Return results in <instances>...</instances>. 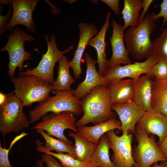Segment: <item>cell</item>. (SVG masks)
<instances>
[{"instance_id": "cell-1", "label": "cell", "mask_w": 167, "mask_h": 167, "mask_svg": "<svg viewBox=\"0 0 167 167\" xmlns=\"http://www.w3.org/2000/svg\"><path fill=\"white\" fill-rule=\"evenodd\" d=\"M84 114L76 122L77 127L91 122L95 124L115 118L108 85L93 89L81 100Z\"/></svg>"}, {"instance_id": "cell-2", "label": "cell", "mask_w": 167, "mask_h": 167, "mask_svg": "<svg viewBox=\"0 0 167 167\" xmlns=\"http://www.w3.org/2000/svg\"><path fill=\"white\" fill-rule=\"evenodd\" d=\"M153 13H147L135 27H130L125 33L124 41L129 54L135 59L148 58L153 54L150 35L156 27Z\"/></svg>"}, {"instance_id": "cell-3", "label": "cell", "mask_w": 167, "mask_h": 167, "mask_svg": "<svg viewBox=\"0 0 167 167\" xmlns=\"http://www.w3.org/2000/svg\"><path fill=\"white\" fill-rule=\"evenodd\" d=\"M71 89L55 92V95L49 96L44 101L40 103L28 113L31 124L40 120L47 113L56 114L68 111L74 115L81 114L83 111L81 100L73 94Z\"/></svg>"}, {"instance_id": "cell-4", "label": "cell", "mask_w": 167, "mask_h": 167, "mask_svg": "<svg viewBox=\"0 0 167 167\" xmlns=\"http://www.w3.org/2000/svg\"><path fill=\"white\" fill-rule=\"evenodd\" d=\"M11 81L14 85L15 94L24 106H30L34 102L44 101L53 90L50 84L34 75H20L11 78Z\"/></svg>"}, {"instance_id": "cell-5", "label": "cell", "mask_w": 167, "mask_h": 167, "mask_svg": "<svg viewBox=\"0 0 167 167\" xmlns=\"http://www.w3.org/2000/svg\"><path fill=\"white\" fill-rule=\"evenodd\" d=\"M24 106L21 100L12 92L0 105V132L3 135L28 127L31 123L23 112Z\"/></svg>"}, {"instance_id": "cell-6", "label": "cell", "mask_w": 167, "mask_h": 167, "mask_svg": "<svg viewBox=\"0 0 167 167\" xmlns=\"http://www.w3.org/2000/svg\"><path fill=\"white\" fill-rule=\"evenodd\" d=\"M8 41L5 46L0 49V52L7 51L9 61L8 65V75L11 78L15 77V72L17 67L20 71L23 69L24 62L30 60L31 54L25 51L24 44L25 41L35 40L31 35L26 33L18 27H15L8 36Z\"/></svg>"}, {"instance_id": "cell-7", "label": "cell", "mask_w": 167, "mask_h": 167, "mask_svg": "<svg viewBox=\"0 0 167 167\" xmlns=\"http://www.w3.org/2000/svg\"><path fill=\"white\" fill-rule=\"evenodd\" d=\"M45 35L44 38L47 45V50L37 66L32 69H28L20 73V75H34L41 78L52 85L54 82V70L56 63L58 62L62 56L65 53L71 50L74 46L71 45L63 51L58 49L56 43L57 38L52 34L50 36Z\"/></svg>"}, {"instance_id": "cell-8", "label": "cell", "mask_w": 167, "mask_h": 167, "mask_svg": "<svg viewBox=\"0 0 167 167\" xmlns=\"http://www.w3.org/2000/svg\"><path fill=\"white\" fill-rule=\"evenodd\" d=\"M42 121L31 128L32 130L40 129L44 131L49 135L67 143L72 145L71 141L64 134L66 129H70L75 133L78 132L76 125V119L71 112L64 111L58 114L51 113L44 115Z\"/></svg>"}, {"instance_id": "cell-9", "label": "cell", "mask_w": 167, "mask_h": 167, "mask_svg": "<svg viewBox=\"0 0 167 167\" xmlns=\"http://www.w3.org/2000/svg\"><path fill=\"white\" fill-rule=\"evenodd\" d=\"M136 136L138 144L134 146L133 152L135 167H150L158 162L167 161L154 137H149L137 126Z\"/></svg>"}, {"instance_id": "cell-10", "label": "cell", "mask_w": 167, "mask_h": 167, "mask_svg": "<svg viewBox=\"0 0 167 167\" xmlns=\"http://www.w3.org/2000/svg\"><path fill=\"white\" fill-rule=\"evenodd\" d=\"M159 59L153 54L143 62H135L109 68L103 76L105 84L108 85L110 83L127 77L135 81L142 74L151 75L152 67Z\"/></svg>"}, {"instance_id": "cell-11", "label": "cell", "mask_w": 167, "mask_h": 167, "mask_svg": "<svg viewBox=\"0 0 167 167\" xmlns=\"http://www.w3.org/2000/svg\"><path fill=\"white\" fill-rule=\"evenodd\" d=\"M113 152L111 160L116 167H132L136 163L132 150V134L117 135L114 130L106 133Z\"/></svg>"}, {"instance_id": "cell-12", "label": "cell", "mask_w": 167, "mask_h": 167, "mask_svg": "<svg viewBox=\"0 0 167 167\" xmlns=\"http://www.w3.org/2000/svg\"><path fill=\"white\" fill-rule=\"evenodd\" d=\"M39 0H13L11 1L13 12L6 29L11 31L16 25H24L27 31L36 33V24L33 19V12Z\"/></svg>"}, {"instance_id": "cell-13", "label": "cell", "mask_w": 167, "mask_h": 167, "mask_svg": "<svg viewBox=\"0 0 167 167\" xmlns=\"http://www.w3.org/2000/svg\"><path fill=\"white\" fill-rule=\"evenodd\" d=\"M112 35L110 38L112 47V55L108 60V69L123 64L132 63L129 57V53L124 43V28L122 24H118L112 19Z\"/></svg>"}, {"instance_id": "cell-14", "label": "cell", "mask_w": 167, "mask_h": 167, "mask_svg": "<svg viewBox=\"0 0 167 167\" xmlns=\"http://www.w3.org/2000/svg\"><path fill=\"white\" fill-rule=\"evenodd\" d=\"M112 109L118 115L121 124L122 135L135 132V125L146 111L138 106L133 100L112 104Z\"/></svg>"}, {"instance_id": "cell-15", "label": "cell", "mask_w": 167, "mask_h": 167, "mask_svg": "<svg viewBox=\"0 0 167 167\" xmlns=\"http://www.w3.org/2000/svg\"><path fill=\"white\" fill-rule=\"evenodd\" d=\"M78 26L79 30L78 44L73 59L69 62L76 79L79 77L82 73L81 60L84 51L89 41L98 32L96 26L92 23L81 22Z\"/></svg>"}, {"instance_id": "cell-16", "label": "cell", "mask_w": 167, "mask_h": 167, "mask_svg": "<svg viewBox=\"0 0 167 167\" xmlns=\"http://www.w3.org/2000/svg\"><path fill=\"white\" fill-rule=\"evenodd\" d=\"M137 124L148 135H156L159 138L158 144L167 135V118L153 109L146 111Z\"/></svg>"}, {"instance_id": "cell-17", "label": "cell", "mask_w": 167, "mask_h": 167, "mask_svg": "<svg viewBox=\"0 0 167 167\" xmlns=\"http://www.w3.org/2000/svg\"><path fill=\"white\" fill-rule=\"evenodd\" d=\"M87 64L86 75L84 80L73 91L74 95L80 100L95 88L105 85L104 79L96 70V60H94L88 53L84 55Z\"/></svg>"}, {"instance_id": "cell-18", "label": "cell", "mask_w": 167, "mask_h": 167, "mask_svg": "<svg viewBox=\"0 0 167 167\" xmlns=\"http://www.w3.org/2000/svg\"><path fill=\"white\" fill-rule=\"evenodd\" d=\"M111 13L108 12L106 15V20L102 27L96 35L89 41L88 45L96 49L97 59L96 60L100 75L103 76L108 69V60L106 59L105 53L106 44L105 42V35L107 29L110 25L109 19Z\"/></svg>"}, {"instance_id": "cell-19", "label": "cell", "mask_w": 167, "mask_h": 167, "mask_svg": "<svg viewBox=\"0 0 167 167\" xmlns=\"http://www.w3.org/2000/svg\"><path fill=\"white\" fill-rule=\"evenodd\" d=\"M149 74L140 76L135 81L133 100L145 111L152 109V87L153 80Z\"/></svg>"}, {"instance_id": "cell-20", "label": "cell", "mask_w": 167, "mask_h": 167, "mask_svg": "<svg viewBox=\"0 0 167 167\" xmlns=\"http://www.w3.org/2000/svg\"><path fill=\"white\" fill-rule=\"evenodd\" d=\"M77 133L92 143L97 145L101 138L110 131L121 130L120 121L115 118L110 119L92 126H84L77 128Z\"/></svg>"}, {"instance_id": "cell-21", "label": "cell", "mask_w": 167, "mask_h": 167, "mask_svg": "<svg viewBox=\"0 0 167 167\" xmlns=\"http://www.w3.org/2000/svg\"><path fill=\"white\" fill-rule=\"evenodd\" d=\"M135 81L131 79H122L108 84L112 104L133 100Z\"/></svg>"}, {"instance_id": "cell-22", "label": "cell", "mask_w": 167, "mask_h": 167, "mask_svg": "<svg viewBox=\"0 0 167 167\" xmlns=\"http://www.w3.org/2000/svg\"><path fill=\"white\" fill-rule=\"evenodd\" d=\"M152 107L167 118V78L153 81Z\"/></svg>"}, {"instance_id": "cell-23", "label": "cell", "mask_w": 167, "mask_h": 167, "mask_svg": "<svg viewBox=\"0 0 167 167\" xmlns=\"http://www.w3.org/2000/svg\"><path fill=\"white\" fill-rule=\"evenodd\" d=\"M36 131L44 138L45 143H43L39 139H37L41 147L43 149L49 151L55 150L58 153H66L76 159L75 146L55 138L48 135L44 130L36 129Z\"/></svg>"}, {"instance_id": "cell-24", "label": "cell", "mask_w": 167, "mask_h": 167, "mask_svg": "<svg viewBox=\"0 0 167 167\" xmlns=\"http://www.w3.org/2000/svg\"><path fill=\"white\" fill-rule=\"evenodd\" d=\"M58 62V75L52 85L53 89L55 91L70 90L75 80L70 73V66L67 57L63 55Z\"/></svg>"}, {"instance_id": "cell-25", "label": "cell", "mask_w": 167, "mask_h": 167, "mask_svg": "<svg viewBox=\"0 0 167 167\" xmlns=\"http://www.w3.org/2000/svg\"><path fill=\"white\" fill-rule=\"evenodd\" d=\"M68 135L74 140L76 159L82 161L90 162L97 145L91 143L77 133L71 131Z\"/></svg>"}, {"instance_id": "cell-26", "label": "cell", "mask_w": 167, "mask_h": 167, "mask_svg": "<svg viewBox=\"0 0 167 167\" xmlns=\"http://www.w3.org/2000/svg\"><path fill=\"white\" fill-rule=\"evenodd\" d=\"M143 7L141 0H124L123 8L121 14L125 29L128 27H134L138 25L140 17L139 11Z\"/></svg>"}, {"instance_id": "cell-27", "label": "cell", "mask_w": 167, "mask_h": 167, "mask_svg": "<svg viewBox=\"0 0 167 167\" xmlns=\"http://www.w3.org/2000/svg\"><path fill=\"white\" fill-rule=\"evenodd\" d=\"M110 149V142L106 134H105L101 138L90 162L98 164L100 167H116L109 157Z\"/></svg>"}, {"instance_id": "cell-28", "label": "cell", "mask_w": 167, "mask_h": 167, "mask_svg": "<svg viewBox=\"0 0 167 167\" xmlns=\"http://www.w3.org/2000/svg\"><path fill=\"white\" fill-rule=\"evenodd\" d=\"M35 148L38 152L51 155L58 160L61 165L64 167H99L98 164L82 161L74 158L68 153H58L48 151L42 149L37 140Z\"/></svg>"}, {"instance_id": "cell-29", "label": "cell", "mask_w": 167, "mask_h": 167, "mask_svg": "<svg viewBox=\"0 0 167 167\" xmlns=\"http://www.w3.org/2000/svg\"><path fill=\"white\" fill-rule=\"evenodd\" d=\"M162 30L160 36L152 41L153 54L160 59L167 60V26Z\"/></svg>"}, {"instance_id": "cell-30", "label": "cell", "mask_w": 167, "mask_h": 167, "mask_svg": "<svg viewBox=\"0 0 167 167\" xmlns=\"http://www.w3.org/2000/svg\"><path fill=\"white\" fill-rule=\"evenodd\" d=\"M28 133L22 132L16 136L10 143L9 147L6 149L2 148L0 143V167H13L11 164L8 157L9 151L15 143L23 137L28 135Z\"/></svg>"}, {"instance_id": "cell-31", "label": "cell", "mask_w": 167, "mask_h": 167, "mask_svg": "<svg viewBox=\"0 0 167 167\" xmlns=\"http://www.w3.org/2000/svg\"><path fill=\"white\" fill-rule=\"evenodd\" d=\"M150 75L154 76L157 79L167 78V60L159 59L152 67Z\"/></svg>"}, {"instance_id": "cell-32", "label": "cell", "mask_w": 167, "mask_h": 167, "mask_svg": "<svg viewBox=\"0 0 167 167\" xmlns=\"http://www.w3.org/2000/svg\"><path fill=\"white\" fill-rule=\"evenodd\" d=\"M158 6L161 8L160 11L157 14L153 13V17L155 21L161 18H163V20L161 28L162 30L167 22V0H163Z\"/></svg>"}, {"instance_id": "cell-33", "label": "cell", "mask_w": 167, "mask_h": 167, "mask_svg": "<svg viewBox=\"0 0 167 167\" xmlns=\"http://www.w3.org/2000/svg\"><path fill=\"white\" fill-rule=\"evenodd\" d=\"M41 160L48 167H63L57 159L51 155L43 153Z\"/></svg>"}, {"instance_id": "cell-34", "label": "cell", "mask_w": 167, "mask_h": 167, "mask_svg": "<svg viewBox=\"0 0 167 167\" xmlns=\"http://www.w3.org/2000/svg\"><path fill=\"white\" fill-rule=\"evenodd\" d=\"M109 6L112 10L117 15L120 14L119 8V1L118 0H101Z\"/></svg>"}, {"instance_id": "cell-35", "label": "cell", "mask_w": 167, "mask_h": 167, "mask_svg": "<svg viewBox=\"0 0 167 167\" xmlns=\"http://www.w3.org/2000/svg\"><path fill=\"white\" fill-rule=\"evenodd\" d=\"M153 1L152 0H142L143 7V11L140 16L138 21V24L140 23L144 18V16L147 11L149 7L152 3Z\"/></svg>"}, {"instance_id": "cell-36", "label": "cell", "mask_w": 167, "mask_h": 167, "mask_svg": "<svg viewBox=\"0 0 167 167\" xmlns=\"http://www.w3.org/2000/svg\"><path fill=\"white\" fill-rule=\"evenodd\" d=\"M158 145L161 152L167 159V135Z\"/></svg>"}, {"instance_id": "cell-37", "label": "cell", "mask_w": 167, "mask_h": 167, "mask_svg": "<svg viewBox=\"0 0 167 167\" xmlns=\"http://www.w3.org/2000/svg\"><path fill=\"white\" fill-rule=\"evenodd\" d=\"M11 93L5 95L2 92L0 93V105L3 104L6 101L8 96Z\"/></svg>"}, {"instance_id": "cell-38", "label": "cell", "mask_w": 167, "mask_h": 167, "mask_svg": "<svg viewBox=\"0 0 167 167\" xmlns=\"http://www.w3.org/2000/svg\"><path fill=\"white\" fill-rule=\"evenodd\" d=\"M152 167H165L164 162H162L159 164L158 162L155 163Z\"/></svg>"}, {"instance_id": "cell-39", "label": "cell", "mask_w": 167, "mask_h": 167, "mask_svg": "<svg viewBox=\"0 0 167 167\" xmlns=\"http://www.w3.org/2000/svg\"><path fill=\"white\" fill-rule=\"evenodd\" d=\"M43 161L41 159L37 160L36 162L37 166V167H43Z\"/></svg>"}, {"instance_id": "cell-40", "label": "cell", "mask_w": 167, "mask_h": 167, "mask_svg": "<svg viewBox=\"0 0 167 167\" xmlns=\"http://www.w3.org/2000/svg\"><path fill=\"white\" fill-rule=\"evenodd\" d=\"M165 167H167V161L164 162Z\"/></svg>"}, {"instance_id": "cell-41", "label": "cell", "mask_w": 167, "mask_h": 167, "mask_svg": "<svg viewBox=\"0 0 167 167\" xmlns=\"http://www.w3.org/2000/svg\"><path fill=\"white\" fill-rule=\"evenodd\" d=\"M132 167H135V166L133 165Z\"/></svg>"}]
</instances>
